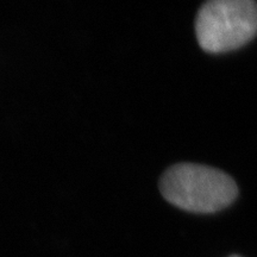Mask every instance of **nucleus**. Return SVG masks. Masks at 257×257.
Instances as JSON below:
<instances>
[{"mask_svg":"<svg viewBox=\"0 0 257 257\" xmlns=\"http://www.w3.org/2000/svg\"><path fill=\"white\" fill-rule=\"evenodd\" d=\"M160 189L168 202L193 213H213L232 204L236 182L219 169L195 163H179L165 172Z\"/></svg>","mask_w":257,"mask_h":257,"instance_id":"nucleus-1","label":"nucleus"},{"mask_svg":"<svg viewBox=\"0 0 257 257\" xmlns=\"http://www.w3.org/2000/svg\"><path fill=\"white\" fill-rule=\"evenodd\" d=\"M195 35L207 53L219 54L245 46L257 35V3L211 0L198 11Z\"/></svg>","mask_w":257,"mask_h":257,"instance_id":"nucleus-2","label":"nucleus"},{"mask_svg":"<svg viewBox=\"0 0 257 257\" xmlns=\"http://www.w3.org/2000/svg\"><path fill=\"white\" fill-rule=\"evenodd\" d=\"M231 257H239V256H231Z\"/></svg>","mask_w":257,"mask_h":257,"instance_id":"nucleus-3","label":"nucleus"}]
</instances>
